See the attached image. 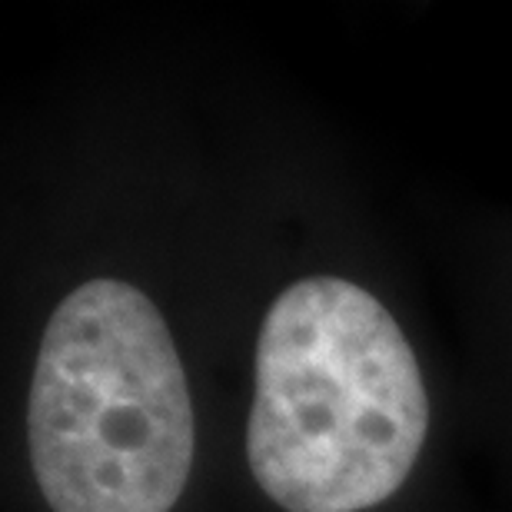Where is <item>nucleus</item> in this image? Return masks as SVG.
Returning <instances> with one entry per match:
<instances>
[{"label":"nucleus","instance_id":"1","mask_svg":"<svg viewBox=\"0 0 512 512\" xmlns=\"http://www.w3.org/2000/svg\"><path fill=\"white\" fill-rule=\"evenodd\" d=\"M429 396L393 313L340 276L296 280L256 340L247 459L286 512H363L413 473Z\"/></svg>","mask_w":512,"mask_h":512},{"label":"nucleus","instance_id":"2","mask_svg":"<svg viewBox=\"0 0 512 512\" xmlns=\"http://www.w3.org/2000/svg\"><path fill=\"white\" fill-rule=\"evenodd\" d=\"M30 466L54 512H170L197 419L160 310L124 280H87L50 316L27 403Z\"/></svg>","mask_w":512,"mask_h":512}]
</instances>
